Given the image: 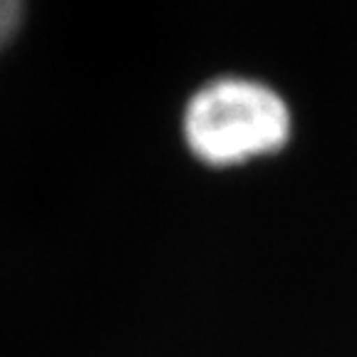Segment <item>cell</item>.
<instances>
[{"instance_id":"cell-2","label":"cell","mask_w":357,"mask_h":357,"mask_svg":"<svg viewBox=\"0 0 357 357\" xmlns=\"http://www.w3.org/2000/svg\"><path fill=\"white\" fill-rule=\"evenodd\" d=\"M25 17V0H0V52L15 40Z\"/></svg>"},{"instance_id":"cell-1","label":"cell","mask_w":357,"mask_h":357,"mask_svg":"<svg viewBox=\"0 0 357 357\" xmlns=\"http://www.w3.org/2000/svg\"><path fill=\"white\" fill-rule=\"evenodd\" d=\"M184 137L201 162L243 164L278 151L290 137V112L268 84L218 77L196 92L184 109Z\"/></svg>"}]
</instances>
